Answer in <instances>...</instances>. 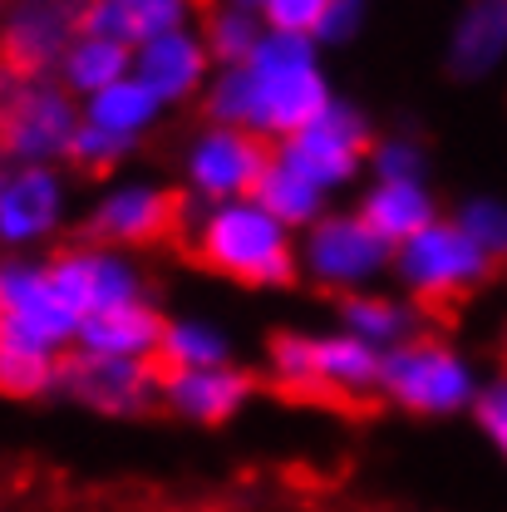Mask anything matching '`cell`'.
<instances>
[{
    "label": "cell",
    "instance_id": "6da1fadb",
    "mask_svg": "<svg viewBox=\"0 0 507 512\" xmlns=\"http://www.w3.org/2000/svg\"><path fill=\"white\" fill-rule=\"evenodd\" d=\"M247 79V133L256 138H291L306 124H316L330 109V84L320 69V45L311 35H286L266 30L256 40L252 60L242 64Z\"/></svg>",
    "mask_w": 507,
    "mask_h": 512
},
{
    "label": "cell",
    "instance_id": "7a4b0ae2",
    "mask_svg": "<svg viewBox=\"0 0 507 512\" xmlns=\"http://www.w3.org/2000/svg\"><path fill=\"white\" fill-rule=\"evenodd\" d=\"M192 261L207 271H222L242 286H291L296 281V256L286 247L281 222L256 202L217 207L192 247Z\"/></svg>",
    "mask_w": 507,
    "mask_h": 512
},
{
    "label": "cell",
    "instance_id": "3957f363",
    "mask_svg": "<svg viewBox=\"0 0 507 512\" xmlns=\"http://www.w3.org/2000/svg\"><path fill=\"white\" fill-rule=\"evenodd\" d=\"M79 124L84 119L74 109V94L50 74L10 79V89L0 94V153L25 168L69 153V138L79 133Z\"/></svg>",
    "mask_w": 507,
    "mask_h": 512
},
{
    "label": "cell",
    "instance_id": "277c9868",
    "mask_svg": "<svg viewBox=\"0 0 507 512\" xmlns=\"http://www.w3.org/2000/svg\"><path fill=\"white\" fill-rule=\"evenodd\" d=\"M488 256L478 252L458 227H424L419 237H409L404 247H399V271H404V281L414 286V296H419V306L429 311V316L448 320L453 316V306L488 276Z\"/></svg>",
    "mask_w": 507,
    "mask_h": 512
},
{
    "label": "cell",
    "instance_id": "5b68a950",
    "mask_svg": "<svg viewBox=\"0 0 507 512\" xmlns=\"http://www.w3.org/2000/svg\"><path fill=\"white\" fill-rule=\"evenodd\" d=\"M89 0H5L0 15V64L20 79L60 69L64 50L84 35Z\"/></svg>",
    "mask_w": 507,
    "mask_h": 512
},
{
    "label": "cell",
    "instance_id": "8992f818",
    "mask_svg": "<svg viewBox=\"0 0 507 512\" xmlns=\"http://www.w3.org/2000/svg\"><path fill=\"white\" fill-rule=\"evenodd\" d=\"M380 389L419 414H448V409L468 404V394H473L463 360L448 355L434 335L394 345L380 360Z\"/></svg>",
    "mask_w": 507,
    "mask_h": 512
},
{
    "label": "cell",
    "instance_id": "52a82bcc",
    "mask_svg": "<svg viewBox=\"0 0 507 512\" xmlns=\"http://www.w3.org/2000/svg\"><path fill=\"white\" fill-rule=\"evenodd\" d=\"M375 138H370V124L360 109L330 99V109L320 114L316 124H306L301 133H291L276 153L281 163H291L301 178H311L316 188H335V183H350L355 168L370 158Z\"/></svg>",
    "mask_w": 507,
    "mask_h": 512
},
{
    "label": "cell",
    "instance_id": "ba28073f",
    "mask_svg": "<svg viewBox=\"0 0 507 512\" xmlns=\"http://www.w3.org/2000/svg\"><path fill=\"white\" fill-rule=\"evenodd\" d=\"M188 207L192 197L178 188H128L84 222V237L114 247H183Z\"/></svg>",
    "mask_w": 507,
    "mask_h": 512
},
{
    "label": "cell",
    "instance_id": "9c48e42d",
    "mask_svg": "<svg viewBox=\"0 0 507 512\" xmlns=\"http://www.w3.org/2000/svg\"><path fill=\"white\" fill-rule=\"evenodd\" d=\"M55 384L64 394H74L79 404L99 409V414H148L158 404V384L148 375L143 355H99V350H79L55 360Z\"/></svg>",
    "mask_w": 507,
    "mask_h": 512
},
{
    "label": "cell",
    "instance_id": "30bf717a",
    "mask_svg": "<svg viewBox=\"0 0 507 512\" xmlns=\"http://www.w3.org/2000/svg\"><path fill=\"white\" fill-rule=\"evenodd\" d=\"M276 148L266 138H256L247 128H222L212 124L188 153V178L202 197H256L261 173L271 168Z\"/></svg>",
    "mask_w": 507,
    "mask_h": 512
},
{
    "label": "cell",
    "instance_id": "8fae6325",
    "mask_svg": "<svg viewBox=\"0 0 507 512\" xmlns=\"http://www.w3.org/2000/svg\"><path fill=\"white\" fill-rule=\"evenodd\" d=\"M79 330V316L69 311L50 281V271L30 266H0V335L55 350Z\"/></svg>",
    "mask_w": 507,
    "mask_h": 512
},
{
    "label": "cell",
    "instance_id": "7c38bea8",
    "mask_svg": "<svg viewBox=\"0 0 507 512\" xmlns=\"http://www.w3.org/2000/svg\"><path fill=\"white\" fill-rule=\"evenodd\" d=\"M133 79L148 84L163 104H178V99H192L197 89H207L212 55H207L202 35H192V25H188V30L158 35L143 50H133Z\"/></svg>",
    "mask_w": 507,
    "mask_h": 512
},
{
    "label": "cell",
    "instance_id": "4fadbf2b",
    "mask_svg": "<svg viewBox=\"0 0 507 512\" xmlns=\"http://www.w3.org/2000/svg\"><path fill=\"white\" fill-rule=\"evenodd\" d=\"M192 0H89L84 35H104L124 50H143L158 35L188 30Z\"/></svg>",
    "mask_w": 507,
    "mask_h": 512
},
{
    "label": "cell",
    "instance_id": "5bb4252c",
    "mask_svg": "<svg viewBox=\"0 0 507 512\" xmlns=\"http://www.w3.org/2000/svg\"><path fill=\"white\" fill-rule=\"evenodd\" d=\"M507 60V0H463L448 30V74L488 79Z\"/></svg>",
    "mask_w": 507,
    "mask_h": 512
},
{
    "label": "cell",
    "instance_id": "9a60e30c",
    "mask_svg": "<svg viewBox=\"0 0 507 512\" xmlns=\"http://www.w3.org/2000/svg\"><path fill=\"white\" fill-rule=\"evenodd\" d=\"M384 256H389V242L375 237L360 217H330L311 237V266L325 286H355V281L375 276Z\"/></svg>",
    "mask_w": 507,
    "mask_h": 512
},
{
    "label": "cell",
    "instance_id": "2e32d148",
    "mask_svg": "<svg viewBox=\"0 0 507 512\" xmlns=\"http://www.w3.org/2000/svg\"><path fill=\"white\" fill-rule=\"evenodd\" d=\"M60 217V183L45 168H15L0 173V237L25 242L50 232Z\"/></svg>",
    "mask_w": 507,
    "mask_h": 512
},
{
    "label": "cell",
    "instance_id": "e0dca14e",
    "mask_svg": "<svg viewBox=\"0 0 507 512\" xmlns=\"http://www.w3.org/2000/svg\"><path fill=\"white\" fill-rule=\"evenodd\" d=\"M252 375H242V370H188V375H178V380L163 384V399L178 409V414H188L197 424H217V419H227L247 394H252Z\"/></svg>",
    "mask_w": 507,
    "mask_h": 512
},
{
    "label": "cell",
    "instance_id": "ac0fdd59",
    "mask_svg": "<svg viewBox=\"0 0 507 512\" xmlns=\"http://www.w3.org/2000/svg\"><path fill=\"white\" fill-rule=\"evenodd\" d=\"M163 320L153 316L148 306H109V311H94V316L79 325V335H84V350H99V355H128V360H138V355H148V350H158V340H163Z\"/></svg>",
    "mask_w": 507,
    "mask_h": 512
},
{
    "label": "cell",
    "instance_id": "d6986e66",
    "mask_svg": "<svg viewBox=\"0 0 507 512\" xmlns=\"http://www.w3.org/2000/svg\"><path fill=\"white\" fill-rule=\"evenodd\" d=\"M128 74H133V50L104 40V35H79L60 60V84L69 94H84V99L104 94L109 84H119Z\"/></svg>",
    "mask_w": 507,
    "mask_h": 512
},
{
    "label": "cell",
    "instance_id": "ffe728a7",
    "mask_svg": "<svg viewBox=\"0 0 507 512\" xmlns=\"http://www.w3.org/2000/svg\"><path fill=\"white\" fill-rule=\"evenodd\" d=\"M375 237H384L389 247H404L409 237H419L424 227H434V202L424 197L419 183H380L365 202L360 217Z\"/></svg>",
    "mask_w": 507,
    "mask_h": 512
},
{
    "label": "cell",
    "instance_id": "44dd1931",
    "mask_svg": "<svg viewBox=\"0 0 507 512\" xmlns=\"http://www.w3.org/2000/svg\"><path fill=\"white\" fill-rule=\"evenodd\" d=\"M158 114H163V99H158L148 84H138L133 74L119 79V84H109L104 94L84 99V124L109 128V133L133 138V143H138V133H143V128L158 124Z\"/></svg>",
    "mask_w": 507,
    "mask_h": 512
},
{
    "label": "cell",
    "instance_id": "7402d4cb",
    "mask_svg": "<svg viewBox=\"0 0 507 512\" xmlns=\"http://www.w3.org/2000/svg\"><path fill=\"white\" fill-rule=\"evenodd\" d=\"M266 35L261 15L242 10V5H227V0H212L207 20H202V45L217 69H232V64H247L256 50V40Z\"/></svg>",
    "mask_w": 507,
    "mask_h": 512
},
{
    "label": "cell",
    "instance_id": "603a6c76",
    "mask_svg": "<svg viewBox=\"0 0 507 512\" xmlns=\"http://www.w3.org/2000/svg\"><path fill=\"white\" fill-rule=\"evenodd\" d=\"M256 207H266L276 222H311L320 207V188L311 178H301L291 163H281V153H276L256 183Z\"/></svg>",
    "mask_w": 507,
    "mask_h": 512
},
{
    "label": "cell",
    "instance_id": "cb8c5ba5",
    "mask_svg": "<svg viewBox=\"0 0 507 512\" xmlns=\"http://www.w3.org/2000/svg\"><path fill=\"white\" fill-rule=\"evenodd\" d=\"M50 384H55V355H50V350L0 335V394L35 399V394H45Z\"/></svg>",
    "mask_w": 507,
    "mask_h": 512
},
{
    "label": "cell",
    "instance_id": "d4e9b609",
    "mask_svg": "<svg viewBox=\"0 0 507 512\" xmlns=\"http://www.w3.org/2000/svg\"><path fill=\"white\" fill-rule=\"evenodd\" d=\"M345 320H350V330L370 345H380V340H404L409 335V325L414 316L409 311H399L394 301H380V296H350L345 301Z\"/></svg>",
    "mask_w": 507,
    "mask_h": 512
},
{
    "label": "cell",
    "instance_id": "484cf974",
    "mask_svg": "<svg viewBox=\"0 0 507 512\" xmlns=\"http://www.w3.org/2000/svg\"><path fill=\"white\" fill-rule=\"evenodd\" d=\"M458 232L488 261H507V207L503 202H468L463 217H458Z\"/></svg>",
    "mask_w": 507,
    "mask_h": 512
},
{
    "label": "cell",
    "instance_id": "4316f807",
    "mask_svg": "<svg viewBox=\"0 0 507 512\" xmlns=\"http://www.w3.org/2000/svg\"><path fill=\"white\" fill-rule=\"evenodd\" d=\"M128 148H133V138H119V133L94 128V124H79V133L69 138V153H64V158H69L74 168H84V173H109Z\"/></svg>",
    "mask_w": 507,
    "mask_h": 512
},
{
    "label": "cell",
    "instance_id": "83f0119b",
    "mask_svg": "<svg viewBox=\"0 0 507 512\" xmlns=\"http://www.w3.org/2000/svg\"><path fill=\"white\" fill-rule=\"evenodd\" d=\"M335 0H261V25L266 30H286V35H311L316 40L320 20L330 15Z\"/></svg>",
    "mask_w": 507,
    "mask_h": 512
},
{
    "label": "cell",
    "instance_id": "f1b7e54d",
    "mask_svg": "<svg viewBox=\"0 0 507 512\" xmlns=\"http://www.w3.org/2000/svg\"><path fill=\"white\" fill-rule=\"evenodd\" d=\"M375 168H380L384 183H419L424 173V148L414 138H384L375 148Z\"/></svg>",
    "mask_w": 507,
    "mask_h": 512
},
{
    "label": "cell",
    "instance_id": "f546056e",
    "mask_svg": "<svg viewBox=\"0 0 507 512\" xmlns=\"http://www.w3.org/2000/svg\"><path fill=\"white\" fill-rule=\"evenodd\" d=\"M360 25H365V0H335L330 15L320 20L316 45H345V40L360 35Z\"/></svg>",
    "mask_w": 507,
    "mask_h": 512
},
{
    "label": "cell",
    "instance_id": "4dcf8cb0",
    "mask_svg": "<svg viewBox=\"0 0 507 512\" xmlns=\"http://www.w3.org/2000/svg\"><path fill=\"white\" fill-rule=\"evenodd\" d=\"M478 424L493 434V444L507 453V380L478 394Z\"/></svg>",
    "mask_w": 507,
    "mask_h": 512
},
{
    "label": "cell",
    "instance_id": "1f68e13d",
    "mask_svg": "<svg viewBox=\"0 0 507 512\" xmlns=\"http://www.w3.org/2000/svg\"><path fill=\"white\" fill-rule=\"evenodd\" d=\"M227 5H242V10H261V0H227Z\"/></svg>",
    "mask_w": 507,
    "mask_h": 512
},
{
    "label": "cell",
    "instance_id": "d6a6232c",
    "mask_svg": "<svg viewBox=\"0 0 507 512\" xmlns=\"http://www.w3.org/2000/svg\"><path fill=\"white\" fill-rule=\"evenodd\" d=\"M503 365H507V340H503Z\"/></svg>",
    "mask_w": 507,
    "mask_h": 512
},
{
    "label": "cell",
    "instance_id": "836d02e7",
    "mask_svg": "<svg viewBox=\"0 0 507 512\" xmlns=\"http://www.w3.org/2000/svg\"><path fill=\"white\" fill-rule=\"evenodd\" d=\"M0 15H5V0H0Z\"/></svg>",
    "mask_w": 507,
    "mask_h": 512
}]
</instances>
